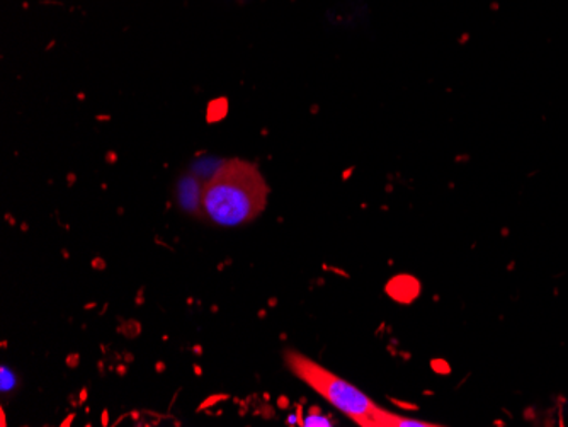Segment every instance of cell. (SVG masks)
Returning <instances> with one entry per match:
<instances>
[{
    "label": "cell",
    "instance_id": "obj_3",
    "mask_svg": "<svg viewBox=\"0 0 568 427\" xmlns=\"http://www.w3.org/2000/svg\"><path fill=\"white\" fill-rule=\"evenodd\" d=\"M302 426L306 427H321V426H332L331 420L327 417L322 416L318 413V409L312 410V413L306 414L305 419L302 420Z\"/></svg>",
    "mask_w": 568,
    "mask_h": 427
},
{
    "label": "cell",
    "instance_id": "obj_2",
    "mask_svg": "<svg viewBox=\"0 0 568 427\" xmlns=\"http://www.w3.org/2000/svg\"><path fill=\"white\" fill-rule=\"evenodd\" d=\"M284 366L300 382L321 395L334 409L349 417L361 427H434L427 420L412 419L376 406L375 401L359 388L332 373L325 366L296 349H284Z\"/></svg>",
    "mask_w": 568,
    "mask_h": 427
},
{
    "label": "cell",
    "instance_id": "obj_1",
    "mask_svg": "<svg viewBox=\"0 0 568 427\" xmlns=\"http://www.w3.org/2000/svg\"><path fill=\"white\" fill-rule=\"evenodd\" d=\"M267 197L270 186L260 167L230 159L203 184L201 213L220 227H242L266 210Z\"/></svg>",
    "mask_w": 568,
    "mask_h": 427
}]
</instances>
